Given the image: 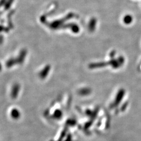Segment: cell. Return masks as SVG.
Segmentation results:
<instances>
[{
	"instance_id": "6da1fadb",
	"label": "cell",
	"mask_w": 141,
	"mask_h": 141,
	"mask_svg": "<svg viewBox=\"0 0 141 141\" xmlns=\"http://www.w3.org/2000/svg\"><path fill=\"white\" fill-rule=\"evenodd\" d=\"M124 59L123 57H120L118 60H112L107 62H102L98 63H92L89 65V68L90 69H95L105 66L107 65H111L114 68H118L123 64Z\"/></svg>"
},
{
	"instance_id": "7a4b0ae2",
	"label": "cell",
	"mask_w": 141,
	"mask_h": 141,
	"mask_svg": "<svg viewBox=\"0 0 141 141\" xmlns=\"http://www.w3.org/2000/svg\"><path fill=\"white\" fill-rule=\"evenodd\" d=\"M96 24V21L95 18L91 19L89 24V29L90 31H93L94 29H95Z\"/></svg>"
},
{
	"instance_id": "3957f363",
	"label": "cell",
	"mask_w": 141,
	"mask_h": 141,
	"mask_svg": "<svg viewBox=\"0 0 141 141\" xmlns=\"http://www.w3.org/2000/svg\"><path fill=\"white\" fill-rule=\"evenodd\" d=\"M124 22L126 24H129L132 22V17L130 15H126L124 18Z\"/></svg>"
}]
</instances>
